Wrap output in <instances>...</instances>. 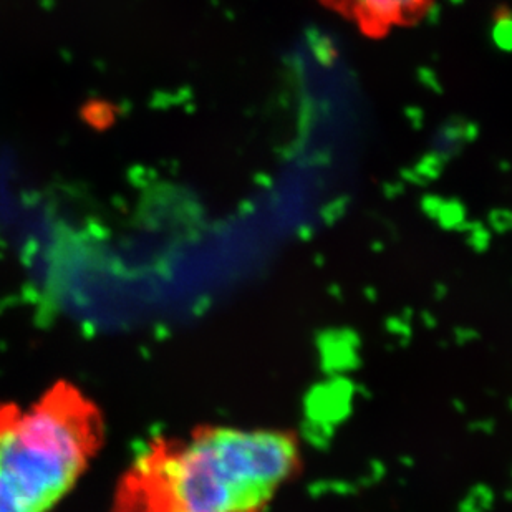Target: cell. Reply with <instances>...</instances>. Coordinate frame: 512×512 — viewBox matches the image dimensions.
Instances as JSON below:
<instances>
[{
    "label": "cell",
    "mask_w": 512,
    "mask_h": 512,
    "mask_svg": "<svg viewBox=\"0 0 512 512\" xmlns=\"http://www.w3.org/2000/svg\"><path fill=\"white\" fill-rule=\"evenodd\" d=\"M302 464L294 431L198 426L141 451L118 481L112 512H266Z\"/></svg>",
    "instance_id": "1"
},
{
    "label": "cell",
    "mask_w": 512,
    "mask_h": 512,
    "mask_svg": "<svg viewBox=\"0 0 512 512\" xmlns=\"http://www.w3.org/2000/svg\"><path fill=\"white\" fill-rule=\"evenodd\" d=\"M102 411L67 382L0 403V512H54L102 448Z\"/></svg>",
    "instance_id": "2"
},
{
    "label": "cell",
    "mask_w": 512,
    "mask_h": 512,
    "mask_svg": "<svg viewBox=\"0 0 512 512\" xmlns=\"http://www.w3.org/2000/svg\"><path fill=\"white\" fill-rule=\"evenodd\" d=\"M334 14L357 27L370 39H382L393 30L415 24L433 5V0H319Z\"/></svg>",
    "instance_id": "3"
}]
</instances>
